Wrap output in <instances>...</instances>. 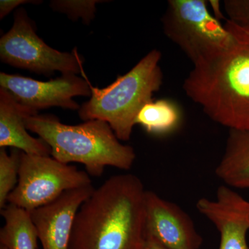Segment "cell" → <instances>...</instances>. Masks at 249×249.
<instances>
[{
	"label": "cell",
	"mask_w": 249,
	"mask_h": 249,
	"mask_svg": "<svg viewBox=\"0 0 249 249\" xmlns=\"http://www.w3.org/2000/svg\"><path fill=\"white\" fill-rule=\"evenodd\" d=\"M223 6L228 19L249 27V0H225L223 1Z\"/></svg>",
	"instance_id": "ac0fdd59"
},
{
	"label": "cell",
	"mask_w": 249,
	"mask_h": 249,
	"mask_svg": "<svg viewBox=\"0 0 249 249\" xmlns=\"http://www.w3.org/2000/svg\"><path fill=\"white\" fill-rule=\"evenodd\" d=\"M196 207L220 233L219 249H249V201L243 196L224 185L217 188L215 199L201 198Z\"/></svg>",
	"instance_id": "30bf717a"
},
{
	"label": "cell",
	"mask_w": 249,
	"mask_h": 249,
	"mask_svg": "<svg viewBox=\"0 0 249 249\" xmlns=\"http://www.w3.org/2000/svg\"><path fill=\"white\" fill-rule=\"evenodd\" d=\"M224 25L231 34L230 45L194 64L183 89L214 122L249 130V27L229 19Z\"/></svg>",
	"instance_id": "7a4b0ae2"
},
{
	"label": "cell",
	"mask_w": 249,
	"mask_h": 249,
	"mask_svg": "<svg viewBox=\"0 0 249 249\" xmlns=\"http://www.w3.org/2000/svg\"><path fill=\"white\" fill-rule=\"evenodd\" d=\"M145 235L168 249H199L203 243L191 217L152 191L145 193Z\"/></svg>",
	"instance_id": "9c48e42d"
},
{
	"label": "cell",
	"mask_w": 249,
	"mask_h": 249,
	"mask_svg": "<svg viewBox=\"0 0 249 249\" xmlns=\"http://www.w3.org/2000/svg\"><path fill=\"white\" fill-rule=\"evenodd\" d=\"M1 62L38 74H78L84 72L83 60L77 53L61 52L49 47L36 32L34 22L25 10L18 9L13 27L0 39Z\"/></svg>",
	"instance_id": "52a82bcc"
},
{
	"label": "cell",
	"mask_w": 249,
	"mask_h": 249,
	"mask_svg": "<svg viewBox=\"0 0 249 249\" xmlns=\"http://www.w3.org/2000/svg\"><path fill=\"white\" fill-rule=\"evenodd\" d=\"M145 193L132 174L108 178L78 210L69 249H143Z\"/></svg>",
	"instance_id": "6da1fadb"
},
{
	"label": "cell",
	"mask_w": 249,
	"mask_h": 249,
	"mask_svg": "<svg viewBox=\"0 0 249 249\" xmlns=\"http://www.w3.org/2000/svg\"><path fill=\"white\" fill-rule=\"evenodd\" d=\"M88 173L49 156L21 152L17 186L8 197V204L30 211L45 206L71 190L90 186Z\"/></svg>",
	"instance_id": "8992f818"
},
{
	"label": "cell",
	"mask_w": 249,
	"mask_h": 249,
	"mask_svg": "<svg viewBox=\"0 0 249 249\" xmlns=\"http://www.w3.org/2000/svg\"><path fill=\"white\" fill-rule=\"evenodd\" d=\"M104 1L102 0H53L49 6L53 11L67 15L72 20H78L80 18L85 24H89L95 17L96 5Z\"/></svg>",
	"instance_id": "e0dca14e"
},
{
	"label": "cell",
	"mask_w": 249,
	"mask_h": 249,
	"mask_svg": "<svg viewBox=\"0 0 249 249\" xmlns=\"http://www.w3.org/2000/svg\"><path fill=\"white\" fill-rule=\"evenodd\" d=\"M42 1L32 0H1L0 1V19H3L9 14L13 10L21 4H40Z\"/></svg>",
	"instance_id": "d6986e66"
},
{
	"label": "cell",
	"mask_w": 249,
	"mask_h": 249,
	"mask_svg": "<svg viewBox=\"0 0 249 249\" xmlns=\"http://www.w3.org/2000/svg\"><path fill=\"white\" fill-rule=\"evenodd\" d=\"M94 189L90 185L67 191L49 204L29 212L42 249H69L77 213Z\"/></svg>",
	"instance_id": "8fae6325"
},
{
	"label": "cell",
	"mask_w": 249,
	"mask_h": 249,
	"mask_svg": "<svg viewBox=\"0 0 249 249\" xmlns=\"http://www.w3.org/2000/svg\"><path fill=\"white\" fill-rule=\"evenodd\" d=\"M5 225L0 231V242L7 249H37V230L27 210L8 204L1 210Z\"/></svg>",
	"instance_id": "5bb4252c"
},
{
	"label": "cell",
	"mask_w": 249,
	"mask_h": 249,
	"mask_svg": "<svg viewBox=\"0 0 249 249\" xmlns=\"http://www.w3.org/2000/svg\"><path fill=\"white\" fill-rule=\"evenodd\" d=\"M160 59V52L153 49L106 88L100 89L90 84L89 100L78 109L80 119L105 121L119 140H129L139 111L153 100L154 93L163 83Z\"/></svg>",
	"instance_id": "277c9868"
},
{
	"label": "cell",
	"mask_w": 249,
	"mask_h": 249,
	"mask_svg": "<svg viewBox=\"0 0 249 249\" xmlns=\"http://www.w3.org/2000/svg\"><path fill=\"white\" fill-rule=\"evenodd\" d=\"M215 175L226 186L249 189V130L229 129Z\"/></svg>",
	"instance_id": "4fadbf2b"
},
{
	"label": "cell",
	"mask_w": 249,
	"mask_h": 249,
	"mask_svg": "<svg viewBox=\"0 0 249 249\" xmlns=\"http://www.w3.org/2000/svg\"><path fill=\"white\" fill-rule=\"evenodd\" d=\"M205 0H169L161 22L165 35L193 65L227 48L232 36Z\"/></svg>",
	"instance_id": "5b68a950"
},
{
	"label": "cell",
	"mask_w": 249,
	"mask_h": 249,
	"mask_svg": "<svg viewBox=\"0 0 249 249\" xmlns=\"http://www.w3.org/2000/svg\"><path fill=\"white\" fill-rule=\"evenodd\" d=\"M38 112L18 102L7 90L0 88V147L18 149L27 155L49 156L50 147L42 139L28 133L25 119Z\"/></svg>",
	"instance_id": "7c38bea8"
},
{
	"label": "cell",
	"mask_w": 249,
	"mask_h": 249,
	"mask_svg": "<svg viewBox=\"0 0 249 249\" xmlns=\"http://www.w3.org/2000/svg\"><path fill=\"white\" fill-rule=\"evenodd\" d=\"M24 122L28 130L49 145L53 158L66 164L81 163L91 176L101 177L107 166L128 170L136 160L132 147L121 143L105 121L71 125L62 124L54 116L37 114Z\"/></svg>",
	"instance_id": "3957f363"
},
{
	"label": "cell",
	"mask_w": 249,
	"mask_h": 249,
	"mask_svg": "<svg viewBox=\"0 0 249 249\" xmlns=\"http://www.w3.org/2000/svg\"><path fill=\"white\" fill-rule=\"evenodd\" d=\"M20 150L12 149L8 154L0 148V209L6 206L8 197L17 186L19 178Z\"/></svg>",
	"instance_id": "2e32d148"
},
{
	"label": "cell",
	"mask_w": 249,
	"mask_h": 249,
	"mask_svg": "<svg viewBox=\"0 0 249 249\" xmlns=\"http://www.w3.org/2000/svg\"><path fill=\"white\" fill-rule=\"evenodd\" d=\"M84 78L76 74H62L61 77L43 82L19 76L0 73V86L7 90L26 107L38 112L51 107L76 110L80 106L73 99L75 96L90 97V84Z\"/></svg>",
	"instance_id": "ba28073f"
},
{
	"label": "cell",
	"mask_w": 249,
	"mask_h": 249,
	"mask_svg": "<svg viewBox=\"0 0 249 249\" xmlns=\"http://www.w3.org/2000/svg\"><path fill=\"white\" fill-rule=\"evenodd\" d=\"M143 249H168L152 239L147 238Z\"/></svg>",
	"instance_id": "ffe728a7"
},
{
	"label": "cell",
	"mask_w": 249,
	"mask_h": 249,
	"mask_svg": "<svg viewBox=\"0 0 249 249\" xmlns=\"http://www.w3.org/2000/svg\"><path fill=\"white\" fill-rule=\"evenodd\" d=\"M0 249H7L6 248V247H4V246H1V247H0Z\"/></svg>",
	"instance_id": "44dd1931"
},
{
	"label": "cell",
	"mask_w": 249,
	"mask_h": 249,
	"mask_svg": "<svg viewBox=\"0 0 249 249\" xmlns=\"http://www.w3.org/2000/svg\"><path fill=\"white\" fill-rule=\"evenodd\" d=\"M181 120V110L176 103L167 99L152 100L139 111L135 124L142 126L147 133L163 136L177 130Z\"/></svg>",
	"instance_id": "9a60e30c"
}]
</instances>
